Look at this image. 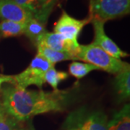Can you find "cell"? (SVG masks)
<instances>
[{"label": "cell", "instance_id": "obj_17", "mask_svg": "<svg viewBox=\"0 0 130 130\" xmlns=\"http://www.w3.org/2000/svg\"><path fill=\"white\" fill-rule=\"evenodd\" d=\"M69 77V74L66 72L63 71H57L54 67H51L47 71L45 74V83L49 84L53 88L54 90H58V85L61 81L65 80Z\"/></svg>", "mask_w": 130, "mask_h": 130}, {"label": "cell", "instance_id": "obj_18", "mask_svg": "<svg viewBox=\"0 0 130 130\" xmlns=\"http://www.w3.org/2000/svg\"><path fill=\"white\" fill-rule=\"evenodd\" d=\"M18 121L9 115L1 106L0 108V130H18Z\"/></svg>", "mask_w": 130, "mask_h": 130}, {"label": "cell", "instance_id": "obj_16", "mask_svg": "<svg viewBox=\"0 0 130 130\" xmlns=\"http://www.w3.org/2000/svg\"><path fill=\"white\" fill-rule=\"evenodd\" d=\"M94 70H100L97 67L88 63L73 61L69 66L70 74L76 79H80Z\"/></svg>", "mask_w": 130, "mask_h": 130}, {"label": "cell", "instance_id": "obj_6", "mask_svg": "<svg viewBox=\"0 0 130 130\" xmlns=\"http://www.w3.org/2000/svg\"><path fill=\"white\" fill-rule=\"evenodd\" d=\"M90 23L91 18L89 16L83 20H77L69 15L65 11H62L59 19L55 23L54 30V32L77 41V38L82 30L86 25Z\"/></svg>", "mask_w": 130, "mask_h": 130}, {"label": "cell", "instance_id": "obj_14", "mask_svg": "<svg viewBox=\"0 0 130 130\" xmlns=\"http://www.w3.org/2000/svg\"><path fill=\"white\" fill-rule=\"evenodd\" d=\"M26 23H20L9 20L0 23V37H17L25 33Z\"/></svg>", "mask_w": 130, "mask_h": 130}, {"label": "cell", "instance_id": "obj_5", "mask_svg": "<svg viewBox=\"0 0 130 130\" xmlns=\"http://www.w3.org/2000/svg\"><path fill=\"white\" fill-rule=\"evenodd\" d=\"M130 0H90L89 17L106 23L129 14Z\"/></svg>", "mask_w": 130, "mask_h": 130}, {"label": "cell", "instance_id": "obj_13", "mask_svg": "<svg viewBox=\"0 0 130 130\" xmlns=\"http://www.w3.org/2000/svg\"><path fill=\"white\" fill-rule=\"evenodd\" d=\"M108 130H130L129 105L116 112L108 122Z\"/></svg>", "mask_w": 130, "mask_h": 130}, {"label": "cell", "instance_id": "obj_22", "mask_svg": "<svg viewBox=\"0 0 130 130\" xmlns=\"http://www.w3.org/2000/svg\"><path fill=\"white\" fill-rule=\"evenodd\" d=\"M0 108H1V106H0Z\"/></svg>", "mask_w": 130, "mask_h": 130}, {"label": "cell", "instance_id": "obj_3", "mask_svg": "<svg viewBox=\"0 0 130 130\" xmlns=\"http://www.w3.org/2000/svg\"><path fill=\"white\" fill-rule=\"evenodd\" d=\"M108 119L101 111L81 108L70 113L66 119L64 130H108Z\"/></svg>", "mask_w": 130, "mask_h": 130}, {"label": "cell", "instance_id": "obj_1", "mask_svg": "<svg viewBox=\"0 0 130 130\" xmlns=\"http://www.w3.org/2000/svg\"><path fill=\"white\" fill-rule=\"evenodd\" d=\"M2 107L19 121L38 114L62 111L71 99V93L66 90L45 92L42 90H28L16 86L5 87L2 90Z\"/></svg>", "mask_w": 130, "mask_h": 130}, {"label": "cell", "instance_id": "obj_2", "mask_svg": "<svg viewBox=\"0 0 130 130\" xmlns=\"http://www.w3.org/2000/svg\"><path fill=\"white\" fill-rule=\"evenodd\" d=\"M76 58L111 74H116L129 65L111 56L93 42L88 45H79Z\"/></svg>", "mask_w": 130, "mask_h": 130}, {"label": "cell", "instance_id": "obj_9", "mask_svg": "<svg viewBox=\"0 0 130 130\" xmlns=\"http://www.w3.org/2000/svg\"><path fill=\"white\" fill-rule=\"evenodd\" d=\"M32 14L33 18L47 23L49 15L59 0H14Z\"/></svg>", "mask_w": 130, "mask_h": 130}, {"label": "cell", "instance_id": "obj_7", "mask_svg": "<svg viewBox=\"0 0 130 130\" xmlns=\"http://www.w3.org/2000/svg\"><path fill=\"white\" fill-rule=\"evenodd\" d=\"M37 43H41L55 51L70 53L75 58L79 48V44L77 41H72L61 34L54 32H46L38 38L35 45Z\"/></svg>", "mask_w": 130, "mask_h": 130}, {"label": "cell", "instance_id": "obj_21", "mask_svg": "<svg viewBox=\"0 0 130 130\" xmlns=\"http://www.w3.org/2000/svg\"><path fill=\"white\" fill-rule=\"evenodd\" d=\"M18 130H24V129H19Z\"/></svg>", "mask_w": 130, "mask_h": 130}, {"label": "cell", "instance_id": "obj_20", "mask_svg": "<svg viewBox=\"0 0 130 130\" xmlns=\"http://www.w3.org/2000/svg\"><path fill=\"white\" fill-rule=\"evenodd\" d=\"M26 130H35L34 127H33V125H32V121H30V122L28 123V127H27Z\"/></svg>", "mask_w": 130, "mask_h": 130}, {"label": "cell", "instance_id": "obj_15", "mask_svg": "<svg viewBox=\"0 0 130 130\" xmlns=\"http://www.w3.org/2000/svg\"><path fill=\"white\" fill-rule=\"evenodd\" d=\"M46 23L40 20L32 18L26 23L24 34L35 44L38 38L46 32Z\"/></svg>", "mask_w": 130, "mask_h": 130}, {"label": "cell", "instance_id": "obj_10", "mask_svg": "<svg viewBox=\"0 0 130 130\" xmlns=\"http://www.w3.org/2000/svg\"><path fill=\"white\" fill-rule=\"evenodd\" d=\"M32 14L14 0H0V19L20 23H27Z\"/></svg>", "mask_w": 130, "mask_h": 130}, {"label": "cell", "instance_id": "obj_11", "mask_svg": "<svg viewBox=\"0 0 130 130\" xmlns=\"http://www.w3.org/2000/svg\"><path fill=\"white\" fill-rule=\"evenodd\" d=\"M36 46L37 47L38 54L43 56L51 64L54 65L57 62H60L63 61L77 60L74 56L70 53L53 50L41 43H37Z\"/></svg>", "mask_w": 130, "mask_h": 130}, {"label": "cell", "instance_id": "obj_4", "mask_svg": "<svg viewBox=\"0 0 130 130\" xmlns=\"http://www.w3.org/2000/svg\"><path fill=\"white\" fill-rule=\"evenodd\" d=\"M54 65L46 60L43 56L38 54L33 58L30 64L25 70L12 77L14 86L26 89L30 85H36L41 90L45 83V74Z\"/></svg>", "mask_w": 130, "mask_h": 130}, {"label": "cell", "instance_id": "obj_19", "mask_svg": "<svg viewBox=\"0 0 130 130\" xmlns=\"http://www.w3.org/2000/svg\"><path fill=\"white\" fill-rule=\"evenodd\" d=\"M5 83H13L12 77L11 76H2L0 77V87L1 85Z\"/></svg>", "mask_w": 130, "mask_h": 130}, {"label": "cell", "instance_id": "obj_12", "mask_svg": "<svg viewBox=\"0 0 130 130\" xmlns=\"http://www.w3.org/2000/svg\"><path fill=\"white\" fill-rule=\"evenodd\" d=\"M115 88L121 100L129 98L130 95V66L116 74Z\"/></svg>", "mask_w": 130, "mask_h": 130}, {"label": "cell", "instance_id": "obj_8", "mask_svg": "<svg viewBox=\"0 0 130 130\" xmlns=\"http://www.w3.org/2000/svg\"><path fill=\"white\" fill-rule=\"evenodd\" d=\"M91 23L93 24L94 29V40L93 43L101 47L108 54L118 59L129 56L126 52L120 49L113 40L106 34L104 30L105 23L98 20H92Z\"/></svg>", "mask_w": 130, "mask_h": 130}]
</instances>
